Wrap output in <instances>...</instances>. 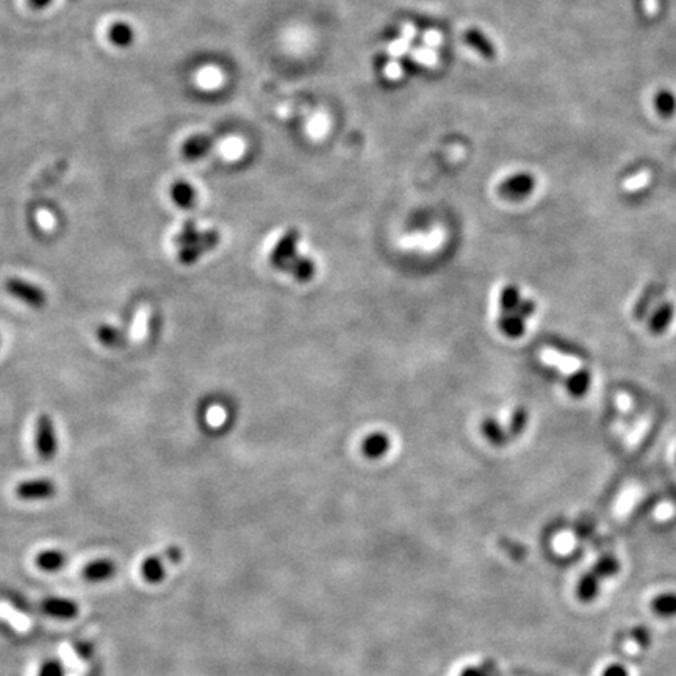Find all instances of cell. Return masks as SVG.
<instances>
[{
    "label": "cell",
    "instance_id": "33",
    "mask_svg": "<svg viewBox=\"0 0 676 676\" xmlns=\"http://www.w3.org/2000/svg\"><path fill=\"white\" fill-rule=\"evenodd\" d=\"M38 222H40V226L44 229V231H52L53 226H55V221L52 218V215L49 212H44V210L38 213Z\"/></svg>",
    "mask_w": 676,
    "mask_h": 676
},
{
    "label": "cell",
    "instance_id": "32",
    "mask_svg": "<svg viewBox=\"0 0 676 676\" xmlns=\"http://www.w3.org/2000/svg\"><path fill=\"white\" fill-rule=\"evenodd\" d=\"M402 76V67L396 61H392L386 66V77L390 80H396Z\"/></svg>",
    "mask_w": 676,
    "mask_h": 676
},
{
    "label": "cell",
    "instance_id": "16",
    "mask_svg": "<svg viewBox=\"0 0 676 676\" xmlns=\"http://www.w3.org/2000/svg\"><path fill=\"white\" fill-rule=\"evenodd\" d=\"M108 40L117 47H129L135 41V30L127 22H115L108 28Z\"/></svg>",
    "mask_w": 676,
    "mask_h": 676
},
{
    "label": "cell",
    "instance_id": "34",
    "mask_svg": "<svg viewBox=\"0 0 676 676\" xmlns=\"http://www.w3.org/2000/svg\"><path fill=\"white\" fill-rule=\"evenodd\" d=\"M673 506L672 504H668V502H663V504H661L659 507L656 509V518H659V520H668L670 517L673 516Z\"/></svg>",
    "mask_w": 676,
    "mask_h": 676
},
{
    "label": "cell",
    "instance_id": "20",
    "mask_svg": "<svg viewBox=\"0 0 676 676\" xmlns=\"http://www.w3.org/2000/svg\"><path fill=\"white\" fill-rule=\"evenodd\" d=\"M654 105L662 117H672L676 111V97L672 91L662 90L656 94Z\"/></svg>",
    "mask_w": 676,
    "mask_h": 676
},
{
    "label": "cell",
    "instance_id": "14",
    "mask_svg": "<svg viewBox=\"0 0 676 676\" xmlns=\"http://www.w3.org/2000/svg\"><path fill=\"white\" fill-rule=\"evenodd\" d=\"M212 145H213V142H212V140L208 138V136L196 135V136H191V138H188L187 141L183 142L182 152L187 158L196 160V158L204 157V155H206L210 151Z\"/></svg>",
    "mask_w": 676,
    "mask_h": 676
},
{
    "label": "cell",
    "instance_id": "23",
    "mask_svg": "<svg viewBox=\"0 0 676 676\" xmlns=\"http://www.w3.org/2000/svg\"><path fill=\"white\" fill-rule=\"evenodd\" d=\"M588 386H591V376L582 370H579L578 373L572 374V377L568 379V390L576 396L584 395L587 392Z\"/></svg>",
    "mask_w": 676,
    "mask_h": 676
},
{
    "label": "cell",
    "instance_id": "18",
    "mask_svg": "<svg viewBox=\"0 0 676 676\" xmlns=\"http://www.w3.org/2000/svg\"><path fill=\"white\" fill-rule=\"evenodd\" d=\"M149 318H151V310L147 306H141L136 310L133 326H132V340L133 342H142L146 338Z\"/></svg>",
    "mask_w": 676,
    "mask_h": 676
},
{
    "label": "cell",
    "instance_id": "37",
    "mask_svg": "<svg viewBox=\"0 0 676 676\" xmlns=\"http://www.w3.org/2000/svg\"><path fill=\"white\" fill-rule=\"evenodd\" d=\"M28 3L32 5L33 8L41 10V8H46L47 5H51L52 0H28Z\"/></svg>",
    "mask_w": 676,
    "mask_h": 676
},
{
    "label": "cell",
    "instance_id": "30",
    "mask_svg": "<svg viewBox=\"0 0 676 676\" xmlns=\"http://www.w3.org/2000/svg\"><path fill=\"white\" fill-rule=\"evenodd\" d=\"M409 42H411V41L406 40L404 36H402V38H399L398 41H395V42H392V44H390L388 53L392 55V57H399V55L404 53L409 49Z\"/></svg>",
    "mask_w": 676,
    "mask_h": 676
},
{
    "label": "cell",
    "instance_id": "38",
    "mask_svg": "<svg viewBox=\"0 0 676 676\" xmlns=\"http://www.w3.org/2000/svg\"><path fill=\"white\" fill-rule=\"evenodd\" d=\"M426 41H427V44H429V46H437L438 42H440V36L437 33H429V35H427Z\"/></svg>",
    "mask_w": 676,
    "mask_h": 676
},
{
    "label": "cell",
    "instance_id": "11",
    "mask_svg": "<svg viewBox=\"0 0 676 676\" xmlns=\"http://www.w3.org/2000/svg\"><path fill=\"white\" fill-rule=\"evenodd\" d=\"M541 358L547 365L559 368L563 374H575L581 370V362L578 361V358L559 354L557 351L550 349V348H545L541 352Z\"/></svg>",
    "mask_w": 676,
    "mask_h": 676
},
{
    "label": "cell",
    "instance_id": "4",
    "mask_svg": "<svg viewBox=\"0 0 676 676\" xmlns=\"http://www.w3.org/2000/svg\"><path fill=\"white\" fill-rule=\"evenodd\" d=\"M5 288H7V291L11 296H15L22 302H26L30 307L41 308L46 306L47 297L44 291L33 283L22 281V279H16V277L8 279V281L5 282Z\"/></svg>",
    "mask_w": 676,
    "mask_h": 676
},
{
    "label": "cell",
    "instance_id": "29",
    "mask_svg": "<svg viewBox=\"0 0 676 676\" xmlns=\"http://www.w3.org/2000/svg\"><path fill=\"white\" fill-rule=\"evenodd\" d=\"M656 609L663 613L676 612V598L675 597H663L656 603Z\"/></svg>",
    "mask_w": 676,
    "mask_h": 676
},
{
    "label": "cell",
    "instance_id": "31",
    "mask_svg": "<svg viewBox=\"0 0 676 676\" xmlns=\"http://www.w3.org/2000/svg\"><path fill=\"white\" fill-rule=\"evenodd\" d=\"M413 58L418 61V63L421 65H427V66H432L434 63H436V55H434V52L431 51H424V49H421V51H415L413 53Z\"/></svg>",
    "mask_w": 676,
    "mask_h": 676
},
{
    "label": "cell",
    "instance_id": "27",
    "mask_svg": "<svg viewBox=\"0 0 676 676\" xmlns=\"http://www.w3.org/2000/svg\"><path fill=\"white\" fill-rule=\"evenodd\" d=\"M575 543H576L575 537L570 534V532H562V534L556 536L553 547L557 553L562 554V553H570V551L575 548Z\"/></svg>",
    "mask_w": 676,
    "mask_h": 676
},
{
    "label": "cell",
    "instance_id": "2",
    "mask_svg": "<svg viewBox=\"0 0 676 676\" xmlns=\"http://www.w3.org/2000/svg\"><path fill=\"white\" fill-rule=\"evenodd\" d=\"M221 235L218 231H204L199 232L196 229L195 221H187L182 231L174 237V245L179 246V260L183 265H193L197 258L204 254L215 249L220 245Z\"/></svg>",
    "mask_w": 676,
    "mask_h": 676
},
{
    "label": "cell",
    "instance_id": "17",
    "mask_svg": "<svg viewBox=\"0 0 676 676\" xmlns=\"http://www.w3.org/2000/svg\"><path fill=\"white\" fill-rule=\"evenodd\" d=\"M96 335H97L99 342H101L105 346H108V348H117V346L124 345L122 332L119 331V329H116V327L110 326V324L99 326L97 331H96Z\"/></svg>",
    "mask_w": 676,
    "mask_h": 676
},
{
    "label": "cell",
    "instance_id": "24",
    "mask_svg": "<svg viewBox=\"0 0 676 676\" xmlns=\"http://www.w3.org/2000/svg\"><path fill=\"white\" fill-rule=\"evenodd\" d=\"M482 432H484V436H486L492 443H495V445L504 443L506 434H504V431H502V427L498 423H496L495 420L488 418V420L484 421Z\"/></svg>",
    "mask_w": 676,
    "mask_h": 676
},
{
    "label": "cell",
    "instance_id": "10",
    "mask_svg": "<svg viewBox=\"0 0 676 676\" xmlns=\"http://www.w3.org/2000/svg\"><path fill=\"white\" fill-rule=\"evenodd\" d=\"M392 440L384 432H371L362 440V452L368 459H381L388 452Z\"/></svg>",
    "mask_w": 676,
    "mask_h": 676
},
{
    "label": "cell",
    "instance_id": "3",
    "mask_svg": "<svg viewBox=\"0 0 676 676\" xmlns=\"http://www.w3.org/2000/svg\"><path fill=\"white\" fill-rule=\"evenodd\" d=\"M182 550L179 547L166 548L161 554L147 556L141 563V576L149 584H160L166 576V563H179Z\"/></svg>",
    "mask_w": 676,
    "mask_h": 676
},
{
    "label": "cell",
    "instance_id": "39",
    "mask_svg": "<svg viewBox=\"0 0 676 676\" xmlns=\"http://www.w3.org/2000/svg\"><path fill=\"white\" fill-rule=\"evenodd\" d=\"M413 35H415V30H413V27H411V26H406L404 28H402V36H404L406 40L411 41V40L413 38Z\"/></svg>",
    "mask_w": 676,
    "mask_h": 676
},
{
    "label": "cell",
    "instance_id": "8",
    "mask_svg": "<svg viewBox=\"0 0 676 676\" xmlns=\"http://www.w3.org/2000/svg\"><path fill=\"white\" fill-rule=\"evenodd\" d=\"M534 179L531 174H516L500 185V193L509 199H520L534 190Z\"/></svg>",
    "mask_w": 676,
    "mask_h": 676
},
{
    "label": "cell",
    "instance_id": "22",
    "mask_svg": "<svg viewBox=\"0 0 676 676\" xmlns=\"http://www.w3.org/2000/svg\"><path fill=\"white\" fill-rule=\"evenodd\" d=\"M520 301L522 299H520L517 287H513V285H506V287L502 288L500 296L501 313H512L513 310L518 307Z\"/></svg>",
    "mask_w": 676,
    "mask_h": 676
},
{
    "label": "cell",
    "instance_id": "19",
    "mask_svg": "<svg viewBox=\"0 0 676 676\" xmlns=\"http://www.w3.org/2000/svg\"><path fill=\"white\" fill-rule=\"evenodd\" d=\"M500 327L511 337H520L525 332V322L517 313H501Z\"/></svg>",
    "mask_w": 676,
    "mask_h": 676
},
{
    "label": "cell",
    "instance_id": "35",
    "mask_svg": "<svg viewBox=\"0 0 676 676\" xmlns=\"http://www.w3.org/2000/svg\"><path fill=\"white\" fill-rule=\"evenodd\" d=\"M617 406L618 409H622V411H629L631 409V398L629 396H626V395H618L617 396Z\"/></svg>",
    "mask_w": 676,
    "mask_h": 676
},
{
    "label": "cell",
    "instance_id": "21",
    "mask_svg": "<svg viewBox=\"0 0 676 676\" xmlns=\"http://www.w3.org/2000/svg\"><path fill=\"white\" fill-rule=\"evenodd\" d=\"M672 316H673V306L668 302L663 304V306L657 308L656 313L651 316L650 331L654 332V333L662 332L663 329L668 326V322H670V320H672Z\"/></svg>",
    "mask_w": 676,
    "mask_h": 676
},
{
    "label": "cell",
    "instance_id": "13",
    "mask_svg": "<svg viewBox=\"0 0 676 676\" xmlns=\"http://www.w3.org/2000/svg\"><path fill=\"white\" fill-rule=\"evenodd\" d=\"M67 562V557L60 550H44L41 551L40 554H36L35 557V566L38 567L42 572H58V570L65 568Z\"/></svg>",
    "mask_w": 676,
    "mask_h": 676
},
{
    "label": "cell",
    "instance_id": "5",
    "mask_svg": "<svg viewBox=\"0 0 676 676\" xmlns=\"http://www.w3.org/2000/svg\"><path fill=\"white\" fill-rule=\"evenodd\" d=\"M36 450H38V454L44 461H51L57 452V437H55V429L51 417L47 415H41V417L36 420Z\"/></svg>",
    "mask_w": 676,
    "mask_h": 676
},
{
    "label": "cell",
    "instance_id": "7",
    "mask_svg": "<svg viewBox=\"0 0 676 676\" xmlns=\"http://www.w3.org/2000/svg\"><path fill=\"white\" fill-rule=\"evenodd\" d=\"M42 611H44L46 616L58 618V620H72L79 616V604L76 601H72L69 598H60V597H51L46 598L41 603Z\"/></svg>",
    "mask_w": 676,
    "mask_h": 676
},
{
    "label": "cell",
    "instance_id": "28",
    "mask_svg": "<svg viewBox=\"0 0 676 676\" xmlns=\"http://www.w3.org/2000/svg\"><path fill=\"white\" fill-rule=\"evenodd\" d=\"M526 420H528V415H526V412L523 411V409H517V411L513 412L512 418H511V424H509L511 434H513V436H517V434L522 432V429H523L525 424H526Z\"/></svg>",
    "mask_w": 676,
    "mask_h": 676
},
{
    "label": "cell",
    "instance_id": "1",
    "mask_svg": "<svg viewBox=\"0 0 676 676\" xmlns=\"http://www.w3.org/2000/svg\"><path fill=\"white\" fill-rule=\"evenodd\" d=\"M301 235L297 229H288L285 231L277 243L272 246V251L270 254V263L272 268L277 271L285 272L295 279L297 282H308L315 277L316 263L315 260L308 258L302 254L297 252V243H299Z\"/></svg>",
    "mask_w": 676,
    "mask_h": 676
},
{
    "label": "cell",
    "instance_id": "9",
    "mask_svg": "<svg viewBox=\"0 0 676 676\" xmlns=\"http://www.w3.org/2000/svg\"><path fill=\"white\" fill-rule=\"evenodd\" d=\"M117 572L115 561L102 557V559L91 561L82 568V578L88 582H104L113 578Z\"/></svg>",
    "mask_w": 676,
    "mask_h": 676
},
{
    "label": "cell",
    "instance_id": "40",
    "mask_svg": "<svg viewBox=\"0 0 676 676\" xmlns=\"http://www.w3.org/2000/svg\"><path fill=\"white\" fill-rule=\"evenodd\" d=\"M606 676H625V673L622 672V670H618V668H612L609 673H607Z\"/></svg>",
    "mask_w": 676,
    "mask_h": 676
},
{
    "label": "cell",
    "instance_id": "36",
    "mask_svg": "<svg viewBox=\"0 0 676 676\" xmlns=\"http://www.w3.org/2000/svg\"><path fill=\"white\" fill-rule=\"evenodd\" d=\"M645 182H647V177H637V179H634V181H629L628 183H625V187H628L629 190H632V188L642 187Z\"/></svg>",
    "mask_w": 676,
    "mask_h": 676
},
{
    "label": "cell",
    "instance_id": "15",
    "mask_svg": "<svg viewBox=\"0 0 676 676\" xmlns=\"http://www.w3.org/2000/svg\"><path fill=\"white\" fill-rule=\"evenodd\" d=\"M171 197L181 208H191L196 202V191L190 183L179 181L171 187Z\"/></svg>",
    "mask_w": 676,
    "mask_h": 676
},
{
    "label": "cell",
    "instance_id": "25",
    "mask_svg": "<svg viewBox=\"0 0 676 676\" xmlns=\"http://www.w3.org/2000/svg\"><path fill=\"white\" fill-rule=\"evenodd\" d=\"M654 296H656V288H654V285H650V287L643 291V295L641 296V299H638L637 306H636V308H634V315H636V318L642 320L643 316L648 313L650 306H651V302H653Z\"/></svg>",
    "mask_w": 676,
    "mask_h": 676
},
{
    "label": "cell",
    "instance_id": "6",
    "mask_svg": "<svg viewBox=\"0 0 676 676\" xmlns=\"http://www.w3.org/2000/svg\"><path fill=\"white\" fill-rule=\"evenodd\" d=\"M57 493L55 484L49 479H33V481H24L17 484L16 496L26 501L33 500H47Z\"/></svg>",
    "mask_w": 676,
    "mask_h": 676
},
{
    "label": "cell",
    "instance_id": "26",
    "mask_svg": "<svg viewBox=\"0 0 676 676\" xmlns=\"http://www.w3.org/2000/svg\"><path fill=\"white\" fill-rule=\"evenodd\" d=\"M38 676H65V667L58 659H47L42 662Z\"/></svg>",
    "mask_w": 676,
    "mask_h": 676
},
{
    "label": "cell",
    "instance_id": "12",
    "mask_svg": "<svg viewBox=\"0 0 676 676\" xmlns=\"http://www.w3.org/2000/svg\"><path fill=\"white\" fill-rule=\"evenodd\" d=\"M463 40L470 47H473L477 53L482 55L484 58L493 60L496 57V49L493 46V42L490 41L479 28H475V27L468 28L463 35Z\"/></svg>",
    "mask_w": 676,
    "mask_h": 676
}]
</instances>
